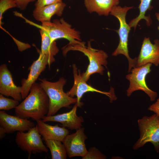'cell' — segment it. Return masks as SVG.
<instances>
[{
  "instance_id": "obj_28",
  "label": "cell",
  "mask_w": 159,
  "mask_h": 159,
  "mask_svg": "<svg viewBox=\"0 0 159 159\" xmlns=\"http://www.w3.org/2000/svg\"><path fill=\"white\" fill-rule=\"evenodd\" d=\"M6 133L3 128L0 127V139H2L5 136Z\"/></svg>"
},
{
  "instance_id": "obj_13",
  "label": "cell",
  "mask_w": 159,
  "mask_h": 159,
  "mask_svg": "<svg viewBox=\"0 0 159 159\" xmlns=\"http://www.w3.org/2000/svg\"><path fill=\"white\" fill-rule=\"evenodd\" d=\"M148 63L159 65V40L156 39L152 43L149 37H145L142 42L140 51L137 60L136 67Z\"/></svg>"
},
{
  "instance_id": "obj_2",
  "label": "cell",
  "mask_w": 159,
  "mask_h": 159,
  "mask_svg": "<svg viewBox=\"0 0 159 159\" xmlns=\"http://www.w3.org/2000/svg\"><path fill=\"white\" fill-rule=\"evenodd\" d=\"M39 80L41 85L49 99V108L47 115H55L62 108H68L71 104L77 103V98L70 97L64 92L63 88L66 80L64 77H61L54 82H49L45 79Z\"/></svg>"
},
{
  "instance_id": "obj_1",
  "label": "cell",
  "mask_w": 159,
  "mask_h": 159,
  "mask_svg": "<svg viewBox=\"0 0 159 159\" xmlns=\"http://www.w3.org/2000/svg\"><path fill=\"white\" fill-rule=\"evenodd\" d=\"M29 94L15 108V114L20 117L42 120L47 114L49 106L48 97L40 83L34 82Z\"/></svg>"
},
{
  "instance_id": "obj_19",
  "label": "cell",
  "mask_w": 159,
  "mask_h": 159,
  "mask_svg": "<svg viewBox=\"0 0 159 159\" xmlns=\"http://www.w3.org/2000/svg\"><path fill=\"white\" fill-rule=\"evenodd\" d=\"M38 26L41 37V49L39 50V51L43 54L54 58V56L59 51L56 42H52L46 31L42 28Z\"/></svg>"
},
{
  "instance_id": "obj_14",
  "label": "cell",
  "mask_w": 159,
  "mask_h": 159,
  "mask_svg": "<svg viewBox=\"0 0 159 159\" xmlns=\"http://www.w3.org/2000/svg\"><path fill=\"white\" fill-rule=\"evenodd\" d=\"M21 86L14 84L12 75L6 65L4 64L0 66V93L7 97L21 101L22 98Z\"/></svg>"
},
{
  "instance_id": "obj_27",
  "label": "cell",
  "mask_w": 159,
  "mask_h": 159,
  "mask_svg": "<svg viewBox=\"0 0 159 159\" xmlns=\"http://www.w3.org/2000/svg\"><path fill=\"white\" fill-rule=\"evenodd\" d=\"M148 109L153 112L155 114L159 116V97L154 103L150 105Z\"/></svg>"
},
{
  "instance_id": "obj_17",
  "label": "cell",
  "mask_w": 159,
  "mask_h": 159,
  "mask_svg": "<svg viewBox=\"0 0 159 159\" xmlns=\"http://www.w3.org/2000/svg\"><path fill=\"white\" fill-rule=\"evenodd\" d=\"M66 5L62 1L38 8H35L33 16L35 20L41 21H50L52 17L54 15L61 16Z\"/></svg>"
},
{
  "instance_id": "obj_5",
  "label": "cell",
  "mask_w": 159,
  "mask_h": 159,
  "mask_svg": "<svg viewBox=\"0 0 159 159\" xmlns=\"http://www.w3.org/2000/svg\"><path fill=\"white\" fill-rule=\"evenodd\" d=\"M42 23V25L39 26L46 31L52 42L57 39L64 38L69 41V44H79L85 45V42H82L80 38V32L72 28V26L63 18L54 19L52 22Z\"/></svg>"
},
{
  "instance_id": "obj_18",
  "label": "cell",
  "mask_w": 159,
  "mask_h": 159,
  "mask_svg": "<svg viewBox=\"0 0 159 159\" xmlns=\"http://www.w3.org/2000/svg\"><path fill=\"white\" fill-rule=\"evenodd\" d=\"M120 0H84V3L90 13L96 12L99 15L107 16L112 8L118 5Z\"/></svg>"
},
{
  "instance_id": "obj_23",
  "label": "cell",
  "mask_w": 159,
  "mask_h": 159,
  "mask_svg": "<svg viewBox=\"0 0 159 159\" xmlns=\"http://www.w3.org/2000/svg\"><path fill=\"white\" fill-rule=\"evenodd\" d=\"M16 7L14 0H0V24H2V15L8 9Z\"/></svg>"
},
{
  "instance_id": "obj_12",
  "label": "cell",
  "mask_w": 159,
  "mask_h": 159,
  "mask_svg": "<svg viewBox=\"0 0 159 159\" xmlns=\"http://www.w3.org/2000/svg\"><path fill=\"white\" fill-rule=\"evenodd\" d=\"M34 126V123L28 119L9 115L4 110L0 111V127L3 128L6 133L16 131L25 132Z\"/></svg>"
},
{
  "instance_id": "obj_15",
  "label": "cell",
  "mask_w": 159,
  "mask_h": 159,
  "mask_svg": "<svg viewBox=\"0 0 159 159\" xmlns=\"http://www.w3.org/2000/svg\"><path fill=\"white\" fill-rule=\"evenodd\" d=\"M78 105L77 103L69 111L62 114L51 116L46 115L42 120L47 122H55L62 124V127L71 130L79 129L82 126V123L84 122L83 117L77 114Z\"/></svg>"
},
{
  "instance_id": "obj_9",
  "label": "cell",
  "mask_w": 159,
  "mask_h": 159,
  "mask_svg": "<svg viewBox=\"0 0 159 159\" xmlns=\"http://www.w3.org/2000/svg\"><path fill=\"white\" fill-rule=\"evenodd\" d=\"M38 52L39 57L29 68L30 71L27 78L23 79L21 81L22 99H24L28 95L32 85L35 82L41 73L45 70L46 66L50 65L55 61L54 58L42 54L39 50Z\"/></svg>"
},
{
  "instance_id": "obj_7",
  "label": "cell",
  "mask_w": 159,
  "mask_h": 159,
  "mask_svg": "<svg viewBox=\"0 0 159 159\" xmlns=\"http://www.w3.org/2000/svg\"><path fill=\"white\" fill-rule=\"evenodd\" d=\"M151 63L132 69L131 73L126 76L130 82L129 86L127 90V95L130 97L134 92L138 90L144 91L149 97L151 101H154L158 96L157 93L150 89L146 82L147 75L151 71Z\"/></svg>"
},
{
  "instance_id": "obj_6",
  "label": "cell",
  "mask_w": 159,
  "mask_h": 159,
  "mask_svg": "<svg viewBox=\"0 0 159 159\" xmlns=\"http://www.w3.org/2000/svg\"><path fill=\"white\" fill-rule=\"evenodd\" d=\"M140 137L133 146L137 150L146 143L150 142L155 151L159 152V116L155 114L148 117L145 116L138 120Z\"/></svg>"
},
{
  "instance_id": "obj_25",
  "label": "cell",
  "mask_w": 159,
  "mask_h": 159,
  "mask_svg": "<svg viewBox=\"0 0 159 159\" xmlns=\"http://www.w3.org/2000/svg\"><path fill=\"white\" fill-rule=\"evenodd\" d=\"M62 1V0H37L35 4V8L38 9Z\"/></svg>"
},
{
  "instance_id": "obj_29",
  "label": "cell",
  "mask_w": 159,
  "mask_h": 159,
  "mask_svg": "<svg viewBox=\"0 0 159 159\" xmlns=\"http://www.w3.org/2000/svg\"><path fill=\"white\" fill-rule=\"evenodd\" d=\"M156 19L159 22V13H156L155 14ZM158 29L159 30V26L158 27Z\"/></svg>"
},
{
  "instance_id": "obj_8",
  "label": "cell",
  "mask_w": 159,
  "mask_h": 159,
  "mask_svg": "<svg viewBox=\"0 0 159 159\" xmlns=\"http://www.w3.org/2000/svg\"><path fill=\"white\" fill-rule=\"evenodd\" d=\"M41 136L36 125L27 132H18L15 141L19 148L28 153L29 158L32 153H48V149L44 144Z\"/></svg>"
},
{
  "instance_id": "obj_22",
  "label": "cell",
  "mask_w": 159,
  "mask_h": 159,
  "mask_svg": "<svg viewBox=\"0 0 159 159\" xmlns=\"http://www.w3.org/2000/svg\"><path fill=\"white\" fill-rule=\"evenodd\" d=\"M19 104V101L14 99L8 98L0 94V110H8L15 108Z\"/></svg>"
},
{
  "instance_id": "obj_21",
  "label": "cell",
  "mask_w": 159,
  "mask_h": 159,
  "mask_svg": "<svg viewBox=\"0 0 159 159\" xmlns=\"http://www.w3.org/2000/svg\"><path fill=\"white\" fill-rule=\"evenodd\" d=\"M46 146L50 151L52 159H66L67 154L65 147L60 141L56 140H44Z\"/></svg>"
},
{
  "instance_id": "obj_26",
  "label": "cell",
  "mask_w": 159,
  "mask_h": 159,
  "mask_svg": "<svg viewBox=\"0 0 159 159\" xmlns=\"http://www.w3.org/2000/svg\"><path fill=\"white\" fill-rule=\"evenodd\" d=\"M16 5V7L21 10L25 9L28 4L35 0H14Z\"/></svg>"
},
{
  "instance_id": "obj_3",
  "label": "cell",
  "mask_w": 159,
  "mask_h": 159,
  "mask_svg": "<svg viewBox=\"0 0 159 159\" xmlns=\"http://www.w3.org/2000/svg\"><path fill=\"white\" fill-rule=\"evenodd\" d=\"M62 54L66 56L70 51H76L81 52L87 56L89 61V64L85 72L82 73V77L87 82L90 76L95 73L103 74L105 69L103 66L107 64V54L104 51L92 48L90 41L88 42L87 46L76 44H68L62 48Z\"/></svg>"
},
{
  "instance_id": "obj_4",
  "label": "cell",
  "mask_w": 159,
  "mask_h": 159,
  "mask_svg": "<svg viewBox=\"0 0 159 159\" xmlns=\"http://www.w3.org/2000/svg\"><path fill=\"white\" fill-rule=\"evenodd\" d=\"M133 8V6L122 7L117 5L112 8L110 13V14L117 19L120 23L119 29L115 30L119 36V42L112 55L116 56L122 54L126 57L129 63L128 73L130 72L132 68L136 67L137 60V57L132 59L130 57L128 47V35L131 27L126 21V16L128 11Z\"/></svg>"
},
{
  "instance_id": "obj_16",
  "label": "cell",
  "mask_w": 159,
  "mask_h": 159,
  "mask_svg": "<svg viewBox=\"0 0 159 159\" xmlns=\"http://www.w3.org/2000/svg\"><path fill=\"white\" fill-rule=\"evenodd\" d=\"M36 122L39 132L44 140H56L62 142L69 134L67 129L63 127L59 126L58 124L54 125H49L42 120H37Z\"/></svg>"
},
{
  "instance_id": "obj_10",
  "label": "cell",
  "mask_w": 159,
  "mask_h": 159,
  "mask_svg": "<svg viewBox=\"0 0 159 159\" xmlns=\"http://www.w3.org/2000/svg\"><path fill=\"white\" fill-rule=\"evenodd\" d=\"M74 82L72 87L67 93L72 97L76 96L77 99V103L78 106L81 107L83 104L80 100L83 95L88 92H96L108 96L110 100H115L117 98L114 93L110 92H103L97 90L87 83L82 77L80 70L78 69L76 65H72Z\"/></svg>"
},
{
  "instance_id": "obj_11",
  "label": "cell",
  "mask_w": 159,
  "mask_h": 159,
  "mask_svg": "<svg viewBox=\"0 0 159 159\" xmlns=\"http://www.w3.org/2000/svg\"><path fill=\"white\" fill-rule=\"evenodd\" d=\"M85 128L81 127L76 130L74 133L68 135L62 143L69 158L84 156L87 153L85 141L87 139L84 133Z\"/></svg>"
},
{
  "instance_id": "obj_20",
  "label": "cell",
  "mask_w": 159,
  "mask_h": 159,
  "mask_svg": "<svg viewBox=\"0 0 159 159\" xmlns=\"http://www.w3.org/2000/svg\"><path fill=\"white\" fill-rule=\"evenodd\" d=\"M140 3L138 8L139 14L135 18L132 19L129 22V24L131 28L133 27L135 30L137 26L141 20L144 19L146 21L148 26H150L152 23V20L150 16H145V14L148 10H151L153 7L151 5L152 0H140Z\"/></svg>"
},
{
  "instance_id": "obj_24",
  "label": "cell",
  "mask_w": 159,
  "mask_h": 159,
  "mask_svg": "<svg viewBox=\"0 0 159 159\" xmlns=\"http://www.w3.org/2000/svg\"><path fill=\"white\" fill-rule=\"evenodd\" d=\"M106 158L105 156L95 147L90 148L87 154L82 157V159H105Z\"/></svg>"
}]
</instances>
